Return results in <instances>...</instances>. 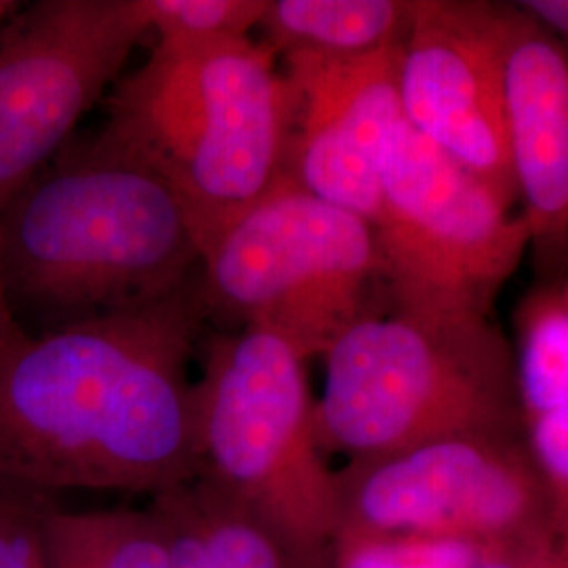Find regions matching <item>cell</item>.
Wrapping results in <instances>:
<instances>
[{"mask_svg":"<svg viewBox=\"0 0 568 568\" xmlns=\"http://www.w3.org/2000/svg\"><path fill=\"white\" fill-rule=\"evenodd\" d=\"M148 32L140 0L21 2L0 21V209L74 138Z\"/></svg>","mask_w":568,"mask_h":568,"instance_id":"9","label":"cell"},{"mask_svg":"<svg viewBox=\"0 0 568 568\" xmlns=\"http://www.w3.org/2000/svg\"><path fill=\"white\" fill-rule=\"evenodd\" d=\"M413 0H265L260 30L276 55L347 60L403 41Z\"/></svg>","mask_w":568,"mask_h":568,"instance_id":"14","label":"cell"},{"mask_svg":"<svg viewBox=\"0 0 568 568\" xmlns=\"http://www.w3.org/2000/svg\"><path fill=\"white\" fill-rule=\"evenodd\" d=\"M206 325L196 281L156 304L23 333L0 349V476L53 495L148 499L196 478L190 363Z\"/></svg>","mask_w":568,"mask_h":568,"instance_id":"1","label":"cell"},{"mask_svg":"<svg viewBox=\"0 0 568 568\" xmlns=\"http://www.w3.org/2000/svg\"><path fill=\"white\" fill-rule=\"evenodd\" d=\"M562 291H565V295L568 297V283L562 286Z\"/></svg>","mask_w":568,"mask_h":568,"instance_id":"23","label":"cell"},{"mask_svg":"<svg viewBox=\"0 0 568 568\" xmlns=\"http://www.w3.org/2000/svg\"><path fill=\"white\" fill-rule=\"evenodd\" d=\"M199 283L209 323L267 331L305 363L386 295L373 225L291 178L204 246Z\"/></svg>","mask_w":568,"mask_h":568,"instance_id":"6","label":"cell"},{"mask_svg":"<svg viewBox=\"0 0 568 568\" xmlns=\"http://www.w3.org/2000/svg\"><path fill=\"white\" fill-rule=\"evenodd\" d=\"M201 262L171 185L100 131L72 138L0 209V286L28 335L156 304L196 283Z\"/></svg>","mask_w":568,"mask_h":568,"instance_id":"2","label":"cell"},{"mask_svg":"<svg viewBox=\"0 0 568 568\" xmlns=\"http://www.w3.org/2000/svg\"><path fill=\"white\" fill-rule=\"evenodd\" d=\"M516 7L568 51V0H523Z\"/></svg>","mask_w":568,"mask_h":568,"instance_id":"21","label":"cell"},{"mask_svg":"<svg viewBox=\"0 0 568 568\" xmlns=\"http://www.w3.org/2000/svg\"><path fill=\"white\" fill-rule=\"evenodd\" d=\"M483 551L447 539L337 535L331 568H471Z\"/></svg>","mask_w":568,"mask_h":568,"instance_id":"18","label":"cell"},{"mask_svg":"<svg viewBox=\"0 0 568 568\" xmlns=\"http://www.w3.org/2000/svg\"><path fill=\"white\" fill-rule=\"evenodd\" d=\"M23 335L21 326L13 321L7 302H4V295H2V286H0V349H4L7 345L13 344L18 337Z\"/></svg>","mask_w":568,"mask_h":568,"instance_id":"22","label":"cell"},{"mask_svg":"<svg viewBox=\"0 0 568 568\" xmlns=\"http://www.w3.org/2000/svg\"><path fill=\"white\" fill-rule=\"evenodd\" d=\"M389 307L493 316L532 232L487 183L403 119L382 164L373 224Z\"/></svg>","mask_w":568,"mask_h":568,"instance_id":"7","label":"cell"},{"mask_svg":"<svg viewBox=\"0 0 568 568\" xmlns=\"http://www.w3.org/2000/svg\"><path fill=\"white\" fill-rule=\"evenodd\" d=\"M291 93L253 37L156 41L105 95V140L182 201L201 251L286 178Z\"/></svg>","mask_w":568,"mask_h":568,"instance_id":"3","label":"cell"},{"mask_svg":"<svg viewBox=\"0 0 568 568\" xmlns=\"http://www.w3.org/2000/svg\"><path fill=\"white\" fill-rule=\"evenodd\" d=\"M504 121L518 203L532 239L568 232V51L511 2Z\"/></svg>","mask_w":568,"mask_h":568,"instance_id":"12","label":"cell"},{"mask_svg":"<svg viewBox=\"0 0 568 568\" xmlns=\"http://www.w3.org/2000/svg\"><path fill=\"white\" fill-rule=\"evenodd\" d=\"M156 41H224L251 37L265 0H140Z\"/></svg>","mask_w":568,"mask_h":568,"instance_id":"17","label":"cell"},{"mask_svg":"<svg viewBox=\"0 0 568 568\" xmlns=\"http://www.w3.org/2000/svg\"><path fill=\"white\" fill-rule=\"evenodd\" d=\"M471 568H568V549L556 539L485 549Z\"/></svg>","mask_w":568,"mask_h":568,"instance_id":"20","label":"cell"},{"mask_svg":"<svg viewBox=\"0 0 568 568\" xmlns=\"http://www.w3.org/2000/svg\"><path fill=\"white\" fill-rule=\"evenodd\" d=\"M514 347L523 419L568 405V297L562 288L537 291L516 318Z\"/></svg>","mask_w":568,"mask_h":568,"instance_id":"16","label":"cell"},{"mask_svg":"<svg viewBox=\"0 0 568 568\" xmlns=\"http://www.w3.org/2000/svg\"><path fill=\"white\" fill-rule=\"evenodd\" d=\"M314 436L347 462L466 436H520L514 347L493 316L389 307L325 352Z\"/></svg>","mask_w":568,"mask_h":568,"instance_id":"4","label":"cell"},{"mask_svg":"<svg viewBox=\"0 0 568 568\" xmlns=\"http://www.w3.org/2000/svg\"><path fill=\"white\" fill-rule=\"evenodd\" d=\"M58 499L0 476V568H49L47 518Z\"/></svg>","mask_w":568,"mask_h":568,"instance_id":"19","label":"cell"},{"mask_svg":"<svg viewBox=\"0 0 568 568\" xmlns=\"http://www.w3.org/2000/svg\"><path fill=\"white\" fill-rule=\"evenodd\" d=\"M398 44L347 60L281 58L291 93L286 178L371 225L387 143L403 121Z\"/></svg>","mask_w":568,"mask_h":568,"instance_id":"11","label":"cell"},{"mask_svg":"<svg viewBox=\"0 0 568 568\" xmlns=\"http://www.w3.org/2000/svg\"><path fill=\"white\" fill-rule=\"evenodd\" d=\"M337 535L422 537L480 549L556 539L525 434L466 436L335 469Z\"/></svg>","mask_w":568,"mask_h":568,"instance_id":"8","label":"cell"},{"mask_svg":"<svg viewBox=\"0 0 568 568\" xmlns=\"http://www.w3.org/2000/svg\"><path fill=\"white\" fill-rule=\"evenodd\" d=\"M49 568H166L163 530L143 508L65 509L47 518Z\"/></svg>","mask_w":568,"mask_h":568,"instance_id":"15","label":"cell"},{"mask_svg":"<svg viewBox=\"0 0 568 568\" xmlns=\"http://www.w3.org/2000/svg\"><path fill=\"white\" fill-rule=\"evenodd\" d=\"M166 568H305L257 514L201 476L150 497Z\"/></svg>","mask_w":568,"mask_h":568,"instance_id":"13","label":"cell"},{"mask_svg":"<svg viewBox=\"0 0 568 568\" xmlns=\"http://www.w3.org/2000/svg\"><path fill=\"white\" fill-rule=\"evenodd\" d=\"M199 476L274 528L305 568H331L335 469L314 436L305 361L262 328L201 339Z\"/></svg>","mask_w":568,"mask_h":568,"instance_id":"5","label":"cell"},{"mask_svg":"<svg viewBox=\"0 0 568 568\" xmlns=\"http://www.w3.org/2000/svg\"><path fill=\"white\" fill-rule=\"evenodd\" d=\"M509 16L508 2L413 0L396 79L403 119L514 209L504 121Z\"/></svg>","mask_w":568,"mask_h":568,"instance_id":"10","label":"cell"}]
</instances>
